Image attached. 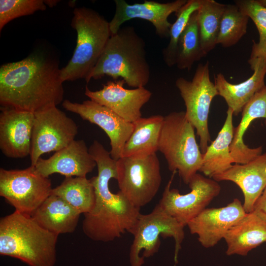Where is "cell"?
Instances as JSON below:
<instances>
[{
    "instance_id": "cell-1",
    "label": "cell",
    "mask_w": 266,
    "mask_h": 266,
    "mask_svg": "<svg viewBox=\"0 0 266 266\" xmlns=\"http://www.w3.org/2000/svg\"><path fill=\"white\" fill-rule=\"evenodd\" d=\"M61 69L57 62L32 53L0 67V104L33 113L57 106L64 98Z\"/></svg>"
},
{
    "instance_id": "cell-2",
    "label": "cell",
    "mask_w": 266,
    "mask_h": 266,
    "mask_svg": "<svg viewBox=\"0 0 266 266\" xmlns=\"http://www.w3.org/2000/svg\"><path fill=\"white\" fill-rule=\"evenodd\" d=\"M98 175L90 179L95 192V204L84 214L82 230L92 240L107 242L130 233L141 214L140 208L134 206L121 192L110 190L111 179H116V166L109 160L97 164Z\"/></svg>"
},
{
    "instance_id": "cell-3",
    "label": "cell",
    "mask_w": 266,
    "mask_h": 266,
    "mask_svg": "<svg viewBox=\"0 0 266 266\" xmlns=\"http://www.w3.org/2000/svg\"><path fill=\"white\" fill-rule=\"evenodd\" d=\"M105 75L114 80L120 77L134 88L144 87L149 81L150 69L146 59L145 42L134 27H121L111 36L94 68L85 79H98Z\"/></svg>"
},
{
    "instance_id": "cell-4",
    "label": "cell",
    "mask_w": 266,
    "mask_h": 266,
    "mask_svg": "<svg viewBox=\"0 0 266 266\" xmlns=\"http://www.w3.org/2000/svg\"><path fill=\"white\" fill-rule=\"evenodd\" d=\"M58 237L31 216L15 210L0 219V254L29 266H54Z\"/></svg>"
},
{
    "instance_id": "cell-5",
    "label": "cell",
    "mask_w": 266,
    "mask_h": 266,
    "mask_svg": "<svg viewBox=\"0 0 266 266\" xmlns=\"http://www.w3.org/2000/svg\"><path fill=\"white\" fill-rule=\"evenodd\" d=\"M71 26L77 33L76 44L67 64L61 69L63 82L86 79L111 36L109 22L94 9L75 8Z\"/></svg>"
},
{
    "instance_id": "cell-6",
    "label": "cell",
    "mask_w": 266,
    "mask_h": 266,
    "mask_svg": "<svg viewBox=\"0 0 266 266\" xmlns=\"http://www.w3.org/2000/svg\"><path fill=\"white\" fill-rule=\"evenodd\" d=\"M195 130L184 111L172 112L164 117L159 142L158 151L164 156L169 170L178 172L186 184L202 164L203 154Z\"/></svg>"
},
{
    "instance_id": "cell-7",
    "label": "cell",
    "mask_w": 266,
    "mask_h": 266,
    "mask_svg": "<svg viewBox=\"0 0 266 266\" xmlns=\"http://www.w3.org/2000/svg\"><path fill=\"white\" fill-rule=\"evenodd\" d=\"M184 226L166 213L157 204L147 214L139 216L130 232L133 240L130 251L131 266H142L144 259L153 256L160 247V237H172L175 241L174 261L184 239Z\"/></svg>"
},
{
    "instance_id": "cell-8",
    "label": "cell",
    "mask_w": 266,
    "mask_h": 266,
    "mask_svg": "<svg viewBox=\"0 0 266 266\" xmlns=\"http://www.w3.org/2000/svg\"><path fill=\"white\" fill-rule=\"evenodd\" d=\"M119 191L134 206L141 208L155 197L162 182L156 153L122 157L117 160Z\"/></svg>"
},
{
    "instance_id": "cell-9",
    "label": "cell",
    "mask_w": 266,
    "mask_h": 266,
    "mask_svg": "<svg viewBox=\"0 0 266 266\" xmlns=\"http://www.w3.org/2000/svg\"><path fill=\"white\" fill-rule=\"evenodd\" d=\"M209 62L199 64L191 80L180 77L175 85L186 106L185 115L196 130L202 154L211 142L208 129V116L213 98L218 95L214 83L210 78Z\"/></svg>"
},
{
    "instance_id": "cell-10",
    "label": "cell",
    "mask_w": 266,
    "mask_h": 266,
    "mask_svg": "<svg viewBox=\"0 0 266 266\" xmlns=\"http://www.w3.org/2000/svg\"><path fill=\"white\" fill-rule=\"evenodd\" d=\"M52 189L49 178L39 173L34 166L23 169L0 168V196L19 212L31 216Z\"/></svg>"
},
{
    "instance_id": "cell-11",
    "label": "cell",
    "mask_w": 266,
    "mask_h": 266,
    "mask_svg": "<svg viewBox=\"0 0 266 266\" xmlns=\"http://www.w3.org/2000/svg\"><path fill=\"white\" fill-rule=\"evenodd\" d=\"M174 174L166 186L158 204L185 227L219 195L221 187L217 181L197 173L188 184L191 191L181 194L177 189L170 188Z\"/></svg>"
},
{
    "instance_id": "cell-12",
    "label": "cell",
    "mask_w": 266,
    "mask_h": 266,
    "mask_svg": "<svg viewBox=\"0 0 266 266\" xmlns=\"http://www.w3.org/2000/svg\"><path fill=\"white\" fill-rule=\"evenodd\" d=\"M30 159L34 166L42 155L69 145L78 133L76 123L57 106L34 113Z\"/></svg>"
},
{
    "instance_id": "cell-13",
    "label": "cell",
    "mask_w": 266,
    "mask_h": 266,
    "mask_svg": "<svg viewBox=\"0 0 266 266\" xmlns=\"http://www.w3.org/2000/svg\"><path fill=\"white\" fill-rule=\"evenodd\" d=\"M62 106L102 129L110 139L111 157L116 161L122 157L125 143L133 130V123L126 121L108 108L91 100L82 103L65 100Z\"/></svg>"
},
{
    "instance_id": "cell-14",
    "label": "cell",
    "mask_w": 266,
    "mask_h": 266,
    "mask_svg": "<svg viewBox=\"0 0 266 266\" xmlns=\"http://www.w3.org/2000/svg\"><path fill=\"white\" fill-rule=\"evenodd\" d=\"M115 12L109 22L111 35L115 34L126 22L134 18L145 20L154 27L155 33L161 38L169 37L171 24L169 16L177 12L187 0H176L161 3L144 0L143 3H128L124 0H115Z\"/></svg>"
},
{
    "instance_id": "cell-15",
    "label": "cell",
    "mask_w": 266,
    "mask_h": 266,
    "mask_svg": "<svg viewBox=\"0 0 266 266\" xmlns=\"http://www.w3.org/2000/svg\"><path fill=\"white\" fill-rule=\"evenodd\" d=\"M121 79L109 81L102 89L95 91L86 86L85 95L90 100L104 106L126 121L133 123L142 117L141 109L152 95L144 87L128 89Z\"/></svg>"
},
{
    "instance_id": "cell-16",
    "label": "cell",
    "mask_w": 266,
    "mask_h": 266,
    "mask_svg": "<svg viewBox=\"0 0 266 266\" xmlns=\"http://www.w3.org/2000/svg\"><path fill=\"white\" fill-rule=\"evenodd\" d=\"M246 213L241 202L235 198L225 206L205 208L187 226L191 234L198 235L200 244L209 248L224 239Z\"/></svg>"
},
{
    "instance_id": "cell-17",
    "label": "cell",
    "mask_w": 266,
    "mask_h": 266,
    "mask_svg": "<svg viewBox=\"0 0 266 266\" xmlns=\"http://www.w3.org/2000/svg\"><path fill=\"white\" fill-rule=\"evenodd\" d=\"M0 149L7 157L30 156L34 113L0 107Z\"/></svg>"
},
{
    "instance_id": "cell-18",
    "label": "cell",
    "mask_w": 266,
    "mask_h": 266,
    "mask_svg": "<svg viewBox=\"0 0 266 266\" xmlns=\"http://www.w3.org/2000/svg\"><path fill=\"white\" fill-rule=\"evenodd\" d=\"M96 166L85 142L80 139L74 140L48 159L40 158L34 166L39 173L48 177L54 173L65 177H86Z\"/></svg>"
},
{
    "instance_id": "cell-19",
    "label": "cell",
    "mask_w": 266,
    "mask_h": 266,
    "mask_svg": "<svg viewBox=\"0 0 266 266\" xmlns=\"http://www.w3.org/2000/svg\"><path fill=\"white\" fill-rule=\"evenodd\" d=\"M212 178L217 182L230 181L236 184L243 194L244 210L250 212L266 187V152L246 164H234L228 170Z\"/></svg>"
},
{
    "instance_id": "cell-20",
    "label": "cell",
    "mask_w": 266,
    "mask_h": 266,
    "mask_svg": "<svg viewBox=\"0 0 266 266\" xmlns=\"http://www.w3.org/2000/svg\"><path fill=\"white\" fill-rule=\"evenodd\" d=\"M253 74L247 80L238 84L228 82L221 73L214 77V84L218 95L226 101L228 108L237 116L255 94L265 86L266 75V61L248 60Z\"/></svg>"
},
{
    "instance_id": "cell-21",
    "label": "cell",
    "mask_w": 266,
    "mask_h": 266,
    "mask_svg": "<svg viewBox=\"0 0 266 266\" xmlns=\"http://www.w3.org/2000/svg\"><path fill=\"white\" fill-rule=\"evenodd\" d=\"M224 239L227 255L247 256L251 250L266 242V215L255 209L246 213L230 228Z\"/></svg>"
},
{
    "instance_id": "cell-22",
    "label": "cell",
    "mask_w": 266,
    "mask_h": 266,
    "mask_svg": "<svg viewBox=\"0 0 266 266\" xmlns=\"http://www.w3.org/2000/svg\"><path fill=\"white\" fill-rule=\"evenodd\" d=\"M238 125L235 128L230 151L234 164H245L262 154V146L251 148L244 142V135L256 119H265L266 126V85L257 92L245 105Z\"/></svg>"
},
{
    "instance_id": "cell-23",
    "label": "cell",
    "mask_w": 266,
    "mask_h": 266,
    "mask_svg": "<svg viewBox=\"0 0 266 266\" xmlns=\"http://www.w3.org/2000/svg\"><path fill=\"white\" fill-rule=\"evenodd\" d=\"M80 214L62 198L51 194L31 216L43 228L59 235L74 232Z\"/></svg>"
},
{
    "instance_id": "cell-24",
    "label": "cell",
    "mask_w": 266,
    "mask_h": 266,
    "mask_svg": "<svg viewBox=\"0 0 266 266\" xmlns=\"http://www.w3.org/2000/svg\"><path fill=\"white\" fill-rule=\"evenodd\" d=\"M233 115V110L228 108L222 128L203 154L202 164L199 171L210 178L226 171L234 164L230 151L235 129Z\"/></svg>"
},
{
    "instance_id": "cell-25",
    "label": "cell",
    "mask_w": 266,
    "mask_h": 266,
    "mask_svg": "<svg viewBox=\"0 0 266 266\" xmlns=\"http://www.w3.org/2000/svg\"><path fill=\"white\" fill-rule=\"evenodd\" d=\"M164 117L155 115L141 117L133 122V130L125 143L122 157L156 153L159 150Z\"/></svg>"
},
{
    "instance_id": "cell-26",
    "label": "cell",
    "mask_w": 266,
    "mask_h": 266,
    "mask_svg": "<svg viewBox=\"0 0 266 266\" xmlns=\"http://www.w3.org/2000/svg\"><path fill=\"white\" fill-rule=\"evenodd\" d=\"M51 194L62 198L80 214L90 212L95 204L94 187L86 177H66Z\"/></svg>"
},
{
    "instance_id": "cell-27",
    "label": "cell",
    "mask_w": 266,
    "mask_h": 266,
    "mask_svg": "<svg viewBox=\"0 0 266 266\" xmlns=\"http://www.w3.org/2000/svg\"><path fill=\"white\" fill-rule=\"evenodd\" d=\"M226 5L214 0H200L197 11L200 38L205 56L217 45L220 22Z\"/></svg>"
},
{
    "instance_id": "cell-28",
    "label": "cell",
    "mask_w": 266,
    "mask_h": 266,
    "mask_svg": "<svg viewBox=\"0 0 266 266\" xmlns=\"http://www.w3.org/2000/svg\"><path fill=\"white\" fill-rule=\"evenodd\" d=\"M205 56L200 44L197 11L191 16L178 44L176 65L190 70L194 64Z\"/></svg>"
},
{
    "instance_id": "cell-29",
    "label": "cell",
    "mask_w": 266,
    "mask_h": 266,
    "mask_svg": "<svg viewBox=\"0 0 266 266\" xmlns=\"http://www.w3.org/2000/svg\"><path fill=\"white\" fill-rule=\"evenodd\" d=\"M249 19L235 4H226L220 22L217 45L229 47L236 44L246 33Z\"/></svg>"
},
{
    "instance_id": "cell-30",
    "label": "cell",
    "mask_w": 266,
    "mask_h": 266,
    "mask_svg": "<svg viewBox=\"0 0 266 266\" xmlns=\"http://www.w3.org/2000/svg\"><path fill=\"white\" fill-rule=\"evenodd\" d=\"M235 4L255 24L259 35L258 42L253 41L249 60L266 61V8L257 0H236Z\"/></svg>"
},
{
    "instance_id": "cell-31",
    "label": "cell",
    "mask_w": 266,
    "mask_h": 266,
    "mask_svg": "<svg viewBox=\"0 0 266 266\" xmlns=\"http://www.w3.org/2000/svg\"><path fill=\"white\" fill-rule=\"evenodd\" d=\"M200 5V0H187L175 13L176 19L170 28L169 43L162 52L163 60L168 66L172 67L176 65L180 37L191 16L199 9Z\"/></svg>"
},
{
    "instance_id": "cell-32",
    "label": "cell",
    "mask_w": 266,
    "mask_h": 266,
    "mask_svg": "<svg viewBox=\"0 0 266 266\" xmlns=\"http://www.w3.org/2000/svg\"><path fill=\"white\" fill-rule=\"evenodd\" d=\"M43 0H0V31L11 21L46 9Z\"/></svg>"
},
{
    "instance_id": "cell-33",
    "label": "cell",
    "mask_w": 266,
    "mask_h": 266,
    "mask_svg": "<svg viewBox=\"0 0 266 266\" xmlns=\"http://www.w3.org/2000/svg\"><path fill=\"white\" fill-rule=\"evenodd\" d=\"M254 209L260 210L266 215V187L256 201Z\"/></svg>"
},
{
    "instance_id": "cell-34",
    "label": "cell",
    "mask_w": 266,
    "mask_h": 266,
    "mask_svg": "<svg viewBox=\"0 0 266 266\" xmlns=\"http://www.w3.org/2000/svg\"><path fill=\"white\" fill-rule=\"evenodd\" d=\"M44 1L46 6H49L50 7H53V6H56L57 3L59 2V1H60V0H45Z\"/></svg>"
},
{
    "instance_id": "cell-35",
    "label": "cell",
    "mask_w": 266,
    "mask_h": 266,
    "mask_svg": "<svg viewBox=\"0 0 266 266\" xmlns=\"http://www.w3.org/2000/svg\"><path fill=\"white\" fill-rule=\"evenodd\" d=\"M257 1L261 5L266 8V0H257Z\"/></svg>"
}]
</instances>
